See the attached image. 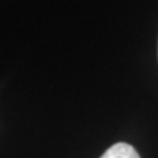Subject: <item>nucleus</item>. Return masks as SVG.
<instances>
[{
  "mask_svg": "<svg viewBox=\"0 0 158 158\" xmlns=\"http://www.w3.org/2000/svg\"><path fill=\"white\" fill-rule=\"evenodd\" d=\"M100 158H140L138 153L133 146L125 142H117L112 145L107 152H104Z\"/></svg>",
  "mask_w": 158,
  "mask_h": 158,
  "instance_id": "f257e3e1",
  "label": "nucleus"
}]
</instances>
